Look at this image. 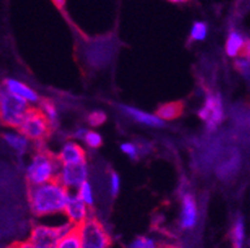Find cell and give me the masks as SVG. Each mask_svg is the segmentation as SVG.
Masks as SVG:
<instances>
[{
  "mask_svg": "<svg viewBox=\"0 0 250 248\" xmlns=\"http://www.w3.org/2000/svg\"><path fill=\"white\" fill-rule=\"evenodd\" d=\"M29 204L36 216L63 212L69 200V191L58 179L42 185L29 186Z\"/></svg>",
  "mask_w": 250,
  "mask_h": 248,
  "instance_id": "6da1fadb",
  "label": "cell"
},
{
  "mask_svg": "<svg viewBox=\"0 0 250 248\" xmlns=\"http://www.w3.org/2000/svg\"><path fill=\"white\" fill-rule=\"evenodd\" d=\"M60 170V161L58 156L47 150H39L34 155L26 170L29 185H42L49 181L55 180Z\"/></svg>",
  "mask_w": 250,
  "mask_h": 248,
  "instance_id": "7a4b0ae2",
  "label": "cell"
},
{
  "mask_svg": "<svg viewBox=\"0 0 250 248\" xmlns=\"http://www.w3.org/2000/svg\"><path fill=\"white\" fill-rule=\"evenodd\" d=\"M19 133L26 139L36 143H42L51 134L52 127L40 108H29L25 113L21 124L19 126Z\"/></svg>",
  "mask_w": 250,
  "mask_h": 248,
  "instance_id": "3957f363",
  "label": "cell"
},
{
  "mask_svg": "<svg viewBox=\"0 0 250 248\" xmlns=\"http://www.w3.org/2000/svg\"><path fill=\"white\" fill-rule=\"evenodd\" d=\"M28 109L26 102L13 95L3 86H0V122L4 126L19 128Z\"/></svg>",
  "mask_w": 250,
  "mask_h": 248,
  "instance_id": "277c9868",
  "label": "cell"
},
{
  "mask_svg": "<svg viewBox=\"0 0 250 248\" xmlns=\"http://www.w3.org/2000/svg\"><path fill=\"white\" fill-rule=\"evenodd\" d=\"M81 248H110L111 237L99 218L88 216L79 225Z\"/></svg>",
  "mask_w": 250,
  "mask_h": 248,
  "instance_id": "5b68a950",
  "label": "cell"
},
{
  "mask_svg": "<svg viewBox=\"0 0 250 248\" xmlns=\"http://www.w3.org/2000/svg\"><path fill=\"white\" fill-rule=\"evenodd\" d=\"M72 227L71 224L60 225V226H45L39 225L31 229L29 242L44 248H54L58 241Z\"/></svg>",
  "mask_w": 250,
  "mask_h": 248,
  "instance_id": "8992f818",
  "label": "cell"
},
{
  "mask_svg": "<svg viewBox=\"0 0 250 248\" xmlns=\"http://www.w3.org/2000/svg\"><path fill=\"white\" fill-rule=\"evenodd\" d=\"M198 114L206 122L208 131H214L224 118V109L220 95H208Z\"/></svg>",
  "mask_w": 250,
  "mask_h": 248,
  "instance_id": "52a82bcc",
  "label": "cell"
},
{
  "mask_svg": "<svg viewBox=\"0 0 250 248\" xmlns=\"http://www.w3.org/2000/svg\"><path fill=\"white\" fill-rule=\"evenodd\" d=\"M87 177V168L86 163L75 164V165H62L59 170V183L65 188H79Z\"/></svg>",
  "mask_w": 250,
  "mask_h": 248,
  "instance_id": "ba28073f",
  "label": "cell"
},
{
  "mask_svg": "<svg viewBox=\"0 0 250 248\" xmlns=\"http://www.w3.org/2000/svg\"><path fill=\"white\" fill-rule=\"evenodd\" d=\"M63 212H65L66 217L69 218V224H71L72 226L83 224V221H86L88 218L87 205L83 201H81L80 197L77 196V195L76 196L70 195Z\"/></svg>",
  "mask_w": 250,
  "mask_h": 248,
  "instance_id": "9c48e42d",
  "label": "cell"
},
{
  "mask_svg": "<svg viewBox=\"0 0 250 248\" xmlns=\"http://www.w3.org/2000/svg\"><path fill=\"white\" fill-rule=\"evenodd\" d=\"M3 87L9 93H11L13 95L18 97V98L22 99L26 103H35V102H38L40 99L35 91L31 90L29 86H26L25 83H22V82L18 81L15 78H6L3 82Z\"/></svg>",
  "mask_w": 250,
  "mask_h": 248,
  "instance_id": "30bf717a",
  "label": "cell"
},
{
  "mask_svg": "<svg viewBox=\"0 0 250 248\" xmlns=\"http://www.w3.org/2000/svg\"><path fill=\"white\" fill-rule=\"evenodd\" d=\"M198 222V209L197 202L192 195L187 194L182 200V212H181V226L184 229H194Z\"/></svg>",
  "mask_w": 250,
  "mask_h": 248,
  "instance_id": "8fae6325",
  "label": "cell"
},
{
  "mask_svg": "<svg viewBox=\"0 0 250 248\" xmlns=\"http://www.w3.org/2000/svg\"><path fill=\"white\" fill-rule=\"evenodd\" d=\"M61 165H75L86 163V153L83 148L75 142H69L63 145L58 155Z\"/></svg>",
  "mask_w": 250,
  "mask_h": 248,
  "instance_id": "7c38bea8",
  "label": "cell"
},
{
  "mask_svg": "<svg viewBox=\"0 0 250 248\" xmlns=\"http://www.w3.org/2000/svg\"><path fill=\"white\" fill-rule=\"evenodd\" d=\"M244 49L249 50V42L245 36L238 30H231L226 42L227 55L230 57H238L244 54Z\"/></svg>",
  "mask_w": 250,
  "mask_h": 248,
  "instance_id": "4fadbf2b",
  "label": "cell"
},
{
  "mask_svg": "<svg viewBox=\"0 0 250 248\" xmlns=\"http://www.w3.org/2000/svg\"><path fill=\"white\" fill-rule=\"evenodd\" d=\"M124 112L126 113L128 117H131L132 119H135L136 122L141 123V124H145V126L148 127H162L163 126V120H161L157 115L151 114V113L143 112L141 109L133 108V107H122Z\"/></svg>",
  "mask_w": 250,
  "mask_h": 248,
  "instance_id": "5bb4252c",
  "label": "cell"
},
{
  "mask_svg": "<svg viewBox=\"0 0 250 248\" xmlns=\"http://www.w3.org/2000/svg\"><path fill=\"white\" fill-rule=\"evenodd\" d=\"M183 103L182 102H169V103H165L157 109L156 115L160 118L161 120H173L182 115L183 113Z\"/></svg>",
  "mask_w": 250,
  "mask_h": 248,
  "instance_id": "9a60e30c",
  "label": "cell"
},
{
  "mask_svg": "<svg viewBox=\"0 0 250 248\" xmlns=\"http://www.w3.org/2000/svg\"><path fill=\"white\" fill-rule=\"evenodd\" d=\"M3 139L9 147L13 150H15L17 153L22 154L25 153V150L28 149L29 142L22 134L15 133V132H6L3 134Z\"/></svg>",
  "mask_w": 250,
  "mask_h": 248,
  "instance_id": "2e32d148",
  "label": "cell"
},
{
  "mask_svg": "<svg viewBox=\"0 0 250 248\" xmlns=\"http://www.w3.org/2000/svg\"><path fill=\"white\" fill-rule=\"evenodd\" d=\"M54 248H81L79 225L72 226L69 231L58 241Z\"/></svg>",
  "mask_w": 250,
  "mask_h": 248,
  "instance_id": "e0dca14e",
  "label": "cell"
},
{
  "mask_svg": "<svg viewBox=\"0 0 250 248\" xmlns=\"http://www.w3.org/2000/svg\"><path fill=\"white\" fill-rule=\"evenodd\" d=\"M240 167V155L239 154H231L227 160L222 165L218 168V175L222 179H228L231 177L236 172V170L239 169Z\"/></svg>",
  "mask_w": 250,
  "mask_h": 248,
  "instance_id": "ac0fdd59",
  "label": "cell"
},
{
  "mask_svg": "<svg viewBox=\"0 0 250 248\" xmlns=\"http://www.w3.org/2000/svg\"><path fill=\"white\" fill-rule=\"evenodd\" d=\"M230 237H231V245H233V248L244 247L245 225H244V218H243L242 216H238V217L235 218L233 227H231Z\"/></svg>",
  "mask_w": 250,
  "mask_h": 248,
  "instance_id": "d6986e66",
  "label": "cell"
},
{
  "mask_svg": "<svg viewBox=\"0 0 250 248\" xmlns=\"http://www.w3.org/2000/svg\"><path fill=\"white\" fill-rule=\"evenodd\" d=\"M40 109H42V112L44 113V115L46 117V119L49 120L50 126L54 128L59 119L58 109H56L55 103L50 101V99H42V101H40Z\"/></svg>",
  "mask_w": 250,
  "mask_h": 248,
  "instance_id": "ffe728a7",
  "label": "cell"
},
{
  "mask_svg": "<svg viewBox=\"0 0 250 248\" xmlns=\"http://www.w3.org/2000/svg\"><path fill=\"white\" fill-rule=\"evenodd\" d=\"M208 35V25L204 21H195L190 29V38L193 41H203Z\"/></svg>",
  "mask_w": 250,
  "mask_h": 248,
  "instance_id": "44dd1931",
  "label": "cell"
},
{
  "mask_svg": "<svg viewBox=\"0 0 250 248\" xmlns=\"http://www.w3.org/2000/svg\"><path fill=\"white\" fill-rule=\"evenodd\" d=\"M77 196L80 197L81 201L85 202L87 206H91L94 204V194H92V189H91L90 183L87 180L83 181L80 186H79V192Z\"/></svg>",
  "mask_w": 250,
  "mask_h": 248,
  "instance_id": "7402d4cb",
  "label": "cell"
},
{
  "mask_svg": "<svg viewBox=\"0 0 250 248\" xmlns=\"http://www.w3.org/2000/svg\"><path fill=\"white\" fill-rule=\"evenodd\" d=\"M129 248H158L157 241L148 236H138L131 242Z\"/></svg>",
  "mask_w": 250,
  "mask_h": 248,
  "instance_id": "603a6c76",
  "label": "cell"
},
{
  "mask_svg": "<svg viewBox=\"0 0 250 248\" xmlns=\"http://www.w3.org/2000/svg\"><path fill=\"white\" fill-rule=\"evenodd\" d=\"M83 140H85L86 144L88 145L90 148H100L102 145V136L100 135L99 133L96 132H90V131H86L85 134H83Z\"/></svg>",
  "mask_w": 250,
  "mask_h": 248,
  "instance_id": "cb8c5ba5",
  "label": "cell"
},
{
  "mask_svg": "<svg viewBox=\"0 0 250 248\" xmlns=\"http://www.w3.org/2000/svg\"><path fill=\"white\" fill-rule=\"evenodd\" d=\"M87 120L91 126L99 127L104 123V120H106V114H104V112H101V111H95V112L88 114Z\"/></svg>",
  "mask_w": 250,
  "mask_h": 248,
  "instance_id": "d4e9b609",
  "label": "cell"
},
{
  "mask_svg": "<svg viewBox=\"0 0 250 248\" xmlns=\"http://www.w3.org/2000/svg\"><path fill=\"white\" fill-rule=\"evenodd\" d=\"M235 67L243 76H249V57L245 56V57L238 58L235 62Z\"/></svg>",
  "mask_w": 250,
  "mask_h": 248,
  "instance_id": "484cf974",
  "label": "cell"
},
{
  "mask_svg": "<svg viewBox=\"0 0 250 248\" xmlns=\"http://www.w3.org/2000/svg\"><path fill=\"white\" fill-rule=\"evenodd\" d=\"M121 150L125 154H127L129 158H137V147H136L135 144H132V143H124V144L121 145Z\"/></svg>",
  "mask_w": 250,
  "mask_h": 248,
  "instance_id": "4316f807",
  "label": "cell"
},
{
  "mask_svg": "<svg viewBox=\"0 0 250 248\" xmlns=\"http://www.w3.org/2000/svg\"><path fill=\"white\" fill-rule=\"evenodd\" d=\"M110 189H111V194L112 196H116L120 191V177L116 172H113L111 175V181H110Z\"/></svg>",
  "mask_w": 250,
  "mask_h": 248,
  "instance_id": "83f0119b",
  "label": "cell"
},
{
  "mask_svg": "<svg viewBox=\"0 0 250 248\" xmlns=\"http://www.w3.org/2000/svg\"><path fill=\"white\" fill-rule=\"evenodd\" d=\"M11 247L13 248H44V247H40V246L34 245V243L29 242V241H24V242L15 243V245H13Z\"/></svg>",
  "mask_w": 250,
  "mask_h": 248,
  "instance_id": "f1b7e54d",
  "label": "cell"
},
{
  "mask_svg": "<svg viewBox=\"0 0 250 248\" xmlns=\"http://www.w3.org/2000/svg\"><path fill=\"white\" fill-rule=\"evenodd\" d=\"M172 3H176V4H182V3H186L187 0H169Z\"/></svg>",
  "mask_w": 250,
  "mask_h": 248,
  "instance_id": "f546056e",
  "label": "cell"
},
{
  "mask_svg": "<svg viewBox=\"0 0 250 248\" xmlns=\"http://www.w3.org/2000/svg\"><path fill=\"white\" fill-rule=\"evenodd\" d=\"M158 248H177V247H176V246L167 245V246H162V247H158Z\"/></svg>",
  "mask_w": 250,
  "mask_h": 248,
  "instance_id": "4dcf8cb0",
  "label": "cell"
},
{
  "mask_svg": "<svg viewBox=\"0 0 250 248\" xmlns=\"http://www.w3.org/2000/svg\"><path fill=\"white\" fill-rule=\"evenodd\" d=\"M54 1H56V3H58L59 4V5H62V4H63V1H65V0H54Z\"/></svg>",
  "mask_w": 250,
  "mask_h": 248,
  "instance_id": "1f68e13d",
  "label": "cell"
},
{
  "mask_svg": "<svg viewBox=\"0 0 250 248\" xmlns=\"http://www.w3.org/2000/svg\"><path fill=\"white\" fill-rule=\"evenodd\" d=\"M9 248H13V247H11V246H10V247H9Z\"/></svg>",
  "mask_w": 250,
  "mask_h": 248,
  "instance_id": "d6a6232c",
  "label": "cell"
}]
</instances>
